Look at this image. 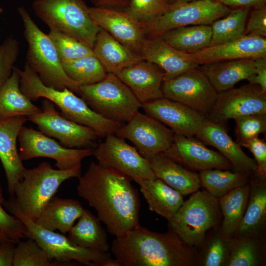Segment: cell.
Masks as SVG:
<instances>
[{"mask_svg":"<svg viewBox=\"0 0 266 266\" xmlns=\"http://www.w3.org/2000/svg\"><path fill=\"white\" fill-rule=\"evenodd\" d=\"M78 195L97 213V217L116 237L139 225L140 202L128 176L92 162L78 178Z\"/></svg>","mask_w":266,"mask_h":266,"instance_id":"obj_1","label":"cell"},{"mask_svg":"<svg viewBox=\"0 0 266 266\" xmlns=\"http://www.w3.org/2000/svg\"><path fill=\"white\" fill-rule=\"evenodd\" d=\"M172 230L160 233L138 225L112 242L121 266H193L197 255Z\"/></svg>","mask_w":266,"mask_h":266,"instance_id":"obj_2","label":"cell"},{"mask_svg":"<svg viewBox=\"0 0 266 266\" xmlns=\"http://www.w3.org/2000/svg\"><path fill=\"white\" fill-rule=\"evenodd\" d=\"M20 75V88L32 101L44 98L56 105L65 117L94 131L99 137L115 134L121 124L108 120L93 111L81 98L67 88L57 90L44 85L26 63Z\"/></svg>","mask_w":266,"mask_h":266,"instance_id":"obj_3","label":"cell"},{"mask_svg":"<svg viewBox=\"0 0 266 266\" xmlns=\"http://www.w3.org/2000/svg\"><path fill=\"white\" fill-rule=\"evenodd\" d=\"M81 166L68 170L54 169L46 162L25 169L23 178L14 188L13 201L10 204L35 221L61 184L71 178H79Z\"/></svg>","mask_w":266,"mask_h":266,"instance_id":"obj_4","label":"cell"},{"mask_svg":"<svg viewBox=\"0 0 266 266\" xmlns=\"http://www.w3.org/2000/svg\"><path fill=\"white\" fill-rule=\"evenodd\" d=\"M18 12L24 27L28 43L26 63L47 86L57 89L68 88L79 94L80 85L70 79L65 72L55 47L48 34L37 26L26 9L21 6Z\"/></svg>","mask_w":266,"mask_h":266,"instance_id":"obj_5","label":"cell"},{"mask_svg":"<svg viewBox=\"0 0 266 266\" xmlns=\"http://www.w3.org/2000/svg\"><path fill=\"white\" fill-rule=\"evenodd\" d=\"M32 7L50 30L67 34L93 49L100 28L83 0H34Z\"/></svg>","mask_w":266,"mask_h":266,"instance_id":"obj_6","label":"cell"},{"mask_svg":"<svg viewBox=\"0 0 266 266\" xmlns=\"http://www.w3.org/2000/svg\"><path fill=\"white\" fill-rule=\"evenodd\" d=\"M79 94L95 112L123 124L142 107L129 88L113 73H108L99 82L80 85Z\"/></svg>","mask_w":266,"mask_h":266,"instance_id":"obj_7","label":"cell"},{"mask_svg":"<svg viewBox=\"0 0 266 266\" xmlns=\"http://www.w3.org/2000/svg\"><path fill=\"white\" fill-rule=\"evenodd\" d=\"M192 194L168 222L169 228L185 243L199 247L204 242L206 232L219 224L222 213L219 199L206 191Z\"/></svg>","mask_w":266,"mask_h":266,"instance_id":"obj_8","label":"cell"},{"mask_svg":"<svg viewBox=\"0 0 266 266\" xmlns=\"http://www.w3.org/2000/svg\"><path fill=\"white\" fill-rule=\"evenodd\" d=\"M8 205L10 212L26 227L29 237L37 242L50 261L57 264H68L74 261L85 266H103L105 261L112 259L109 252H101L80 247L64 234L39 226L14 206Z\"/></svg>","mask_w":266,"mask_h":266,"instance_id":"obj_9","label":"cell"},{"mask_svg":"<svg viewBox=\"0 0 266 266\" xmlns=\"http://www.w3.org/2000/svg\"><path fill=\"white\" fill-rule=\"evenodd\" d=\"M231 11L228 6L215 0L175 2L168 4L158 16L141 22L148 37L159 36L180 27L210 25Z\"/></svg>","mask_w":266,"mask_h":266,"instance_id":"obj_10","label":"cell"},{"mask_svg":"<svg viewBox=\"0 0 266 266\" xmlns=\"http://www.w3.org/2000/svg\"><path fill=\"white\" fill-rule=\"evenodd\" d=\"M93 155L102 166L118 171L136 183L156 178L148 159L115 134L106 136L95 148Z\"/></svg>","mask_w":266,"mask_h":266,"instance_id":"obj_11","label":"cell"},{"mask_svg":"<svg viewBox=\"0 0 266 266\" xmlns=\"http://www.w3.org/2000/svg\"><path fill=\"white\" fill-rule=\"evenodd\" d=\"M19 156L22 161L34 158H51L59 169L81 166L82 160L93 155L95 148H69L63 146L40 131L23 126L19 132Z\"/></svg>","mask_w":266,"mask_h":266,"instance_id":"obj_12","label":"cell"},{"mask_svg":"<svg viewBox=\"0 0 266 266\" xmlns=\"http://www.w3.org/2000/svg\"><path fill=\"white\" fill-rule=\"evenodd\" d=\"M45 135L59 140L69 148H95L99 136L91 129L76 123L63 116L54 103L45 99L41 111L28 117Z\"/></svg>","mask_w":266,"mask_h":266,"instance_id":"obj_13","label":"cell"},{"mask_svg":"<svg viewBox=\"0 0 266 266\" xmlns=\"http://www.w3.org/2000/svg\"><path fill=\"white\" fill-rule=\"evenodd\" d=\"M162 89L164 97L181 103L206 117L218 93L199 67L173 78L164 79Z\"/></svg>","mask_w":266,"mask_h":266,"instance_id":"obj_14","label":"cell"},{"mask_svg":"<svg viewBox=\"0 0 266 266\" xmlns=\"http://www.w3.org/2000/svg\"><path fill=\"white\" fill-rule=\"evenodd\" d=\"M115 134L130 141L148 159L167 149L173 142L174 133L158 120L138 111L122 125Z\"/></svg>","mask_w":266,"mask_h":266,"instance_id":"obj_15","label":"cell"},{"mask_svg":"<svg viewBox=\"0 0 266 266\" xmlns=\"http://www.w3.org/2000/svg\"><path fill=\"white\" fill-rule=\"evenodd\" d=\"M255 113H266V93L259 85L249 83L218 93L206 118L225 127L230 119Z\"/></svg>","mask_w":266,"mask_h":266,"instance_id":"obj_16","label":"cell"},{"mask_svg":"<svg viewBox=\"0 0 266 266\" xmlns=\"http://www.w3.org/2000/svg\"><path fill=\"white\" fill-rule=\"evenodd\" d=\"M161 153L195 172L213 168L233 169L230 162L220 152L208 148L194 136L174 134L171 145Z\"/></svg>","mask_w":266,"mask_h":266,"instance_id":"obj_17","label":"cell"},{"mask_svg":"<svg viewBox=\"0 0 266 266\" xmlns=\"http://www.w3.org/2000/svg\"><path fill=\"white\" fill-rule=\"evenodd\" d=\"M90 15L100 29L139 55L146 38L142 23L126 10L104 7H89Z\"/></svg>","mask_w":266,"mask_h":266,"instance_id":"obj_18","label":"cell"},{"mask_svg":"<svg viewBox=\"0 0 266 266\" xmlns=\"http://www.w3.org/2000/svg\"><path fill=\"white\" fill-rule=\"evenodd\" d=\"M147 115L156 119L174 134L195 136L206 117L192 108L165 97L142 104Z\"/></svg>","mask_w":266,"mask_h":266,"instance_id":"obj_19","label":"cell"},{"mask_svg":"<svg viewBox=\"0 0 266 266\" xmlns=\"http://www.w3.org/2000/svg\"><path fill=\"white\" fill-rule=\"evenodd\" d=\"M187 58L198 65L241 59L266 57V38L244 34L226 43L209 46L200 50L186 52Z\"/></svg>","mask_w":266,"mask_h":266,"instance_id":"obj_20","label":"cell"},{"mask_svg":"<svg viewBox=\"0 0 266 266\" xmlns=\"http://www.w3.org/2000/svg\"><path fill=\"white\" fill-rule=\"evenodd\" d=\"M28 121L26 116L0 119V160L6 178L9 194L14 197L16 184L23 178L26 169L17 148L22 127Z\"/></svg>","mask_w":266,"mask_h":266,"instance_id":"obj_21","label":"cell"},{"mask_svg":"<svg viewBox=\"0 0 266 266\" xmlns=\"http://www.w3.org/2000/svg\"><path fill=\"white\" fill-rule=\"evenodd\" d=\"M195 136L204 144L216 148L230 162L235 171L256 173L255 160L248 156L241 146L232 139L224 126L206 118Z\"/></svg>","mask_w":266,"mask_h":266,"instance_id":"obj_22","label":"cell"},{"mask_svg":"<svg viewBox=\"0 0 266 266\" xmlns=\"http://www.w3.org/2000/svg\"><path fill=\"white\" fill-rule=\"evenodd\" d=\"M116 75L142 104L164 97L162 87L165 73L152 63L142 60Z\"/></svg>","mask_w":266,"mask_h":266,"instance_id":"obj_23","label":"cell"},{"mask_svg":"<svg viewBox=\"0 0 266 266\" xmlns=\"http://www.w3.org/2000/svg\"><path fill=\"white\" fill-rule=\"evenodd\" d=\"M139 55L160 67L165 73L164 79L173 78L200 66L187 58L186 52L173 47L160 36L146 37Z\"/></svg>","mask_w":266,"mask_h":266,"instance_id":"obj_24","label":"cell"},{"mask_svg":"<svg viewBox=\"0 0 266 266\" xmlns=\"http://www.w3.org/2000/svg\"><path fill=\"white\" fill-rule=\"evenodd\" d=\"M148 160L156 178L183 196L192 194L201 187L199 174L187 169L161 153Z\"/></svg>","mask_w":266,"mask_h":266,"instance_id":"obj_25","label":"cell"},{"mask_svg":"<svg viewBox=\"0 0 266 266\" xmlns=\"http://www.w3.org/2000/svg\"><path fill=\"white\" fill-rule=\"evenodd\" d=\"M201 66L200 69L217 93L233 88L238 82L253 76L256 71L255 59L221 61Z\"/></svg>","mask_w":266,"mask_h":266,"instance_id":"obj_26","label":"cell"},{"mask_svg":"<svg viewBox=\"0 0 266 266\" xmlns=\"http://www.w3.org/2000/svg\"><path fill=\"white\" fill-rule=\"evenodd\" d=\"M94 55L107 73L116 74L143 59L141 56L100 28L93 48Z\"/></svg>","mask_w":266,"mask_h":266,"instance_id":"obj_27","label":"cell"},{"mask_svg":"<svg viewBox=\"0 0 266 266\" xmlns=\"http://www.w3.org/2000/svg\"><path fill=\"white\" fill-rule=\"evenodd\" d=\"M84 210L77 200L53 197L34 222L46 230H58L66 233L81 216Z\"/></svg>","mask_w":266,"mask_h":266,"instance_id":"obj_28","label":"cell"},{"mask_svg":"<svg viewBox=\"0 0 266 266\" xmlns=\"http://www.w3.org/2000/svg\"><path fill=\"white\" fill-rule=\"evenodd\" d=\"M150 210L169 221L184 202L183 195L161 180H146L137 183Z\"/></svg>","mask_w":266,"mask_h":266,"instance_id":"obj_29","label":"cell"},{"mask_svg":"<svg viewBox=\"0 0 266 266\" xmlns=\"http://www.w3.org/2000/svg\"><path fill=\"white\" fill-rule=\"evenodd\" d=\"M255 179L250 185L247 205L234 237L256 236L264 227L266 219V179Z\"/></svg>","mask_w":266,"mask_h":266,"instance_id":"obj_30","label":"cell"},{"mask_svg":"<svg viewBox=\"0 0 266 266\" xmlns=\"http://www.w3.org/2000/svg\"><path fill=\"white\" fill-rule=\"evenodd\" d=\"M20 75L14 66L12 72L0 90V119L16 116L30 117L41 111L20 88Z\"/></svg>","mask_w":266,"mask_h":266,"instance_id":"obj_31","label":"cell"},{"mask_svg":"<svg viewBox=\"0 0 266 266\" xmlns=\"http://www.w3.org/2000/svg\"><path fill=\"white\" fill-rule=\"evenodd\" d=\"M99 219L84 210L77 223L68 231L67 237L76 245L101 252H108L110 246Z\"/></svg>","mask_w":266,"mask_h":266,"instance_id":"obj_32","label":"cell"},{"mask_svg":"<svg viewBox=\"0 0 266 266\" xmlns=\"http://www.w3.org/2000/svg\"><path fill=\"white\" fill-rule=\"evenodd\" d=\"M250 193L248 183L231 191L219 199V205L223 216L221 233L232 238L244 214Z\"/></svg>","mask_w":266,"mask_h":266,"instance_id":"obj_33","label":"cell"},{"mask_svg":"<svg viewBox=\"0 0 266 266\" xmlns=\"http://www.w3.org/2000/svg\"><path fill=\"white\" fill-rule=\"evenodd\" d=\"M159 36L173 47L191 53L209 46L212 30L208 25H190L171 30Z\"/></svg>","mask_w":266,"mask_h":266,"instance_id":"obj_34","label":"cell"},{"mask_svg":"<svg viewBox=\"0 0 266 266\" xmlns=\"http://www.w3.org/2000/svg\"><path fill=\"white\" fill-rule=\"evenodd\" d=\"M252 173L213 168L199 174L201 186L216 199H220L234 189L248 183Z\"/></svg>","mask_w":266,"mask_h":266,"instance_id":"obj_35","label":"cell"},{"mask_svg":"<svg viewBox=\"0 0 266 266\" xmlns=\"http://www.w3.org/2000/svg\"><path fill=\"white\" fill-rule=\"evenodd\" d=\"M248 12V8L242 7L213 22L209 46L233 41L244 35Z\"/></svg>","mask_w":266,"mask_h":266,"instance_id":"obj_36","label":"cell"},{"mask_svg":"<svg viewBox=\"0 0 266 266\" xmlns=\"http://www.w3.org/2000/svg\"><path fill=\"white\" fill-rule=\"evenodd\" d=\"M62 64L66 75L80 85L99 82L108 73L94 55L62 63Z\"/></svg>","mask_w":266,"mask_h":266,"instance_id":"obj_37","label":"cell"},{"mask_svg":"<svg viewBox=\"0 0 266 266\" xmlns=\"http://www.w3.org/2000/svg\"><path fill=\"white\" fill-rule=\"evenodd\" d=\"M48 35L62 63L94 55L92 48L67 34L50 30Z\"/></svg>","mask_w":266,"mask_h":266,"instance_id":"obj_38","label":"cell"},{"mask_svg":"<svg viewBox=\"0 0 266 266\" xmlns=\"http://www.w3.org/2000/svg\"><path fill=\"white\" fill-rule=\"evenodd\" d=\"M19 241L14 247L13 266H53L57 264L51 262L37 242L31 237Z\"/></svg>","mask_w":266,"mask_h":266,"instance_id":"obj_39","label":"cell"},{"mask_svg":"<svg viewBox=\"0 0 266 266\" xmlns=\"http://www.w3.org/2000/svg\"><path fill=\"white\" fill-rule=\"evenodd\" d=\"M230 240L229 266H255L260 261L258 247L252 237H235Z\"/></svg>","mask_w":266,"mask_h":266,"instance_id":"obj_40","label":"cell"},{"mask_svg":"<svg viewBox=\"0 0 266 266\" xmlns=\"http://www.w3.org/2000/svg\"><path fill=\"white\" fill-rule=\"evenodd\" d=\"M236 124V142L241 145L260 134L266 132V113H255L236 117L233 119Z\"/></svg>","mask_w":266,"mask_h":266,"instance_id":"obj_41","label":"cell"},{"mask_svg":"<svg viewBox=\"0 0 266 266\" xmlns=\"http://www.w3.org/2000/svg\"><path fill=\"white\" fill-rule=\"evenodd\" d=\"M19 51V43L12 37L5 38L0 45V90L12 72Z\"/></svg>","mask_w":266,"mask_h":266,"instance_id":"obj_42","label":"cell"},{"mask_svg":"<svg viewBox=\"0 0 266 266\" xmlns=\"http://www.w3.org/2000/svg\"><path fill=\"white\" fill-rule=\"evenodd\" d=\"M220 235L215 236L210 241L202 260V266H221L228 264L231 238L225 237L221 233Z\"/></svg>","mask_w":266,"mask_h":266,"instance_id":"obj_43","label":"cell"},{"mask_svg":"<svg viewBox=\"0 0 266 266\" xmlns=\"http://www.w3.org/2000/svg\"><path fill=\"white\" fill-rule=\"evenodd\" d=\"M168 4L167 0H130L126 11L140 22L161 14Z\"/></svg>","mask_w":266,"mask_h":266,"instance_id":"obj_44","label":"cell"},{"mask_svg":"<svg viewBox=\"0 0 266 266\" xmlns=\"http://www.w3.org/2000/svg\"><path fill=\"white\" fill-rule=\"evenodd\" d=\"M3 201L2 190L0 185V232L17 244L21 239L29 237L28 232L19 219L9 215L4 210L2 206Z\"/></svg>","mask_w":266,"mask_h":266,"instance_id":"obj_45","label":"cell"},{"mask_svg":"<svg viewBox=\"0 0 266 266\" xmlns=\"http://www.w3.org/2000/svg\"><path fill=\"white\" fill-rule=\"evenodd\" d=\"M247 148L253 155L257 165L256 174L261 178L266 177V142L264 138L258 137L247 141L241 145Z\"/></svg>","mask_w":266,"mask_h":266,"instance_id":"obj_46","label":"cell"},{"mask_svg":"<svg viewBox=\"0 0 266 266\" xmlns=\"http://www.w3.org/2000/svg\"><path fill=\"white\" fill-rule=\"evenodd\" d=\"M245 34H254L266 38V6L256 8L251 12Z\"/></svg>","mask_w":266,"mask_h":266,"instance_id":"obj_47","label":"cell"},{"mask_svg":"<svg viewBox=\"0 0 266 266\" xmlns=\"http://www.w3.org/2000/svg\"><path fill=\"white\" fill-rule=\"evenodd\" d=\"M255 74L247 80L250 83L258 84L266 93V57L255 59Z\"/></svg>","mask_w":266,"mask_h":266,"instance_id":"obj_48","label":"cell"},{"mask_svg":"<svg viewBox=\"0 0 266 266\" xmlns=\"http://www.w3.org/2000/svg\"><path fill=\"white\" fill-rule=\"evenodd\" d=\"M15 244L11 242L0 243V266H12Z\"/></svg>","mask_w":266,"mask_h":266,"instance_id":"obj_49","label":"cell"},{"mask_svg":"<svg viewBox=\"0 0 266 266\" xmlns=\"http://www.w3.org/2000/svg\"><path fill=\"white\" fill-rule=\"evenodd\" d=\"M218 1L227 6H240L244 8L255 7L257 8L265 6L266 0H218Z\"/></svg>","mask_w":266,"mask_h":266,"instance_id":"obj_50","label":"cell"},{"mask_svg":"<svg viewBox=\"0 0 266 266\" xmlns=\"http://www.w3.org/2000/svg\"><path fill=\"white\" fill-rule=\"evenodd\" d=\"M94 6L104 7L115 9L125 8L129 5L130 0H91Z\"/></svg>","mask_w":266,"mask_h":266,"instance_id":"obj_51","label":"cell"},{"mask_svg":"<svg viewBox=\"0 0 266 266\" xmlns=\"http://www.w3.org/2000/svg\"><path fill=\"white\" fill-rule=\"evenodd\" d=\"M7 242H11L15 243L12 240L9 238L5 234L0 232V243Z\"/></svg>","mask_w":266,"mask_h":266,"instance_id":"obj_52","label":"cell"},{"mask_svg":"<svg viewBox=\"0 0 266 266\" xmlns=\"http://www.w3.org/2000/svg\"><path fill=\"white\" fill-rule=\"evenodd\" d=\"M194 0H167L168 4L172 3H175V2H189Z\"/></svg>","mask_w":266,"mask_h":266,"instance_id":"obj_53","label":"cell"},{"mask_svg":"<svg viewBox=\"0 0 266 266\" xmlns=\"http://www.w3.org/2000/svg\"><path fill=\"white\" fill-rule=\"evenodd\" d=\"M2 12V8H0V13H1Z\"/></svg>","mask_w":266,"mask_h":266,"instance_id":"obj_54","label":"cell"}]
</instances>
